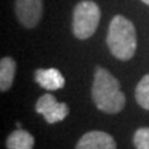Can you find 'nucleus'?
<instances>
[{"mask_svg":"<svg viewBox=\"0 0 149 149\" xmlns=\"http://www.w3.org/2000/svg\"><path fill=\"white\" fill-rule=\"evenodd\" d=\"M91 98L98 109L108 115H116L126 105V95L120 81L108 69L97 66L91 86Z\"/></svg>","mask_w":149,"mask_h":149,"instance_id":"1","label":"nucleus"},{"mask_svg":"<svg viewBox=\"0 0 149 149\" xmlns=\"http://www.w3.org/2000/svg\"><path fill=\"white\" fill-rule=\"evenodd\" d=\"M107 44L115 58L120 61L131 59L137 50V32L134 24L126 17L115 15L109 24Z\"/></svg>","mask_w":149,"mask_h":149,"instance_id":"2","label":"nucleus"},{"mask_svg":"<svg viewBox=\"0 0 149 149\" xmlns=\"http://www.w3.org/2000/svg\"><path fill=\"white\" fill-rule=\"evenodd\" d=\"M101 19V10L91 0H81L74 6L72 31L80 40H86L95 33Z\"/></svg>","mask_w":149,"mask_h":149,"instance_id":"3","label":"nucleus"},{"mask_svg":"<svg viewBox=\"0 0 149 149\" xmlns=\"http://www.w3.org/2000/svg\"><path fill=\"white\" fill-rule=\"evenodd\" d=\"M37 113H40L48 124L62 122L69 115V107L65 102H58L53 94H43L35 107Z\"/></svg>","mask_w":149,"mask_h":149,"instance_id":"4","label":"nucleus"},{"mask_svg":"<svg viewBox=\"0 0 149 149\" xmlns=\"http://www.w3.org/2000/svg\"><path fill=\"white\" fill-rule=\"evenodd\" d=\"M15 15L28 29L35 28L43 15V0H15Z\"/></svg>","mask_w":149,"mask_h":149,"instance_id":"5","label":"nucleus"},{"mask_svg":"<svg viewBox=\"0 0 149 149\" xmlns=\"http://www.w3.org/2000/svg\"><path fill=\"white\" fill-rule=\"evenodd\" d=\"M74 149H117V146L111 134L93 130L80 137Z\"/></svg>","mask_w":149,"mask_h":149,"instance_id":"6","label":"nucleus"},{"mask_svg":"<svg viewBox=\"0 0 149 149\" xmlns=\"http://www.w3.org/2000/svg\"><path fill=\"white\" fill-rule=\"evenodd\" d=\"M35 81L42 88H44V90H47V91L61 90V88H64V86H65V77L55 68L37 69L35 72Z\"/></svg>","mask_w":149,"mask_h":149,"instance_id":"7","label":"nucleus"},{"mask_svg":"<svg viewBox=\"0 0 149 149\" xmlns=\"http://www.w3.org/2000/svg\"><path fill=\"white\" fill-rule=\"evenodd\" d=\"M7 149H33L35 137L22 128H17L6 139Z\"/></svg>","mask_w":149,"mask_h":149,"instance_id":"8","label":"nucleus"},{"mask_svg":"<svg viewBox=\"0 0 149 149\" xmlns=\"http://www.w3.org/2000/svg\"><path fill=\"white\" fill-rule=\"evenodd\" d=\"M17 64L14 58L3 57L0 59V91L6 93L14 83Z\"/></svg>","mask_w":149,"mask_h":149,"instance_id":"9","label":"nucleus"},{"mask_svg":"<svg viewBox=\"0 0 149 149\" xmlns=\"http://www.w3.org/2000/svg\"><path fill=\"white\" fill-rule=\"evenodd\" d=\"M135 101L142 109L149 111V73L145 74L135 87Z\"/></svg>","mask_w":149,"mask_h":149,"instance_id":"10","label":"nucleus"},{"mask_svg":"<svg viewBox=\"0 0 149 149\" xmlns=\"http://www.w3.org/2000/svg\"><path fill=\"white\" fill-rule=\"evenodd\" d=\"M133 144L135 149H149V127H141L134 133Z\"/></svg>","mask_w":149,"mask_h":149,"instance_id":"11","label":"nucleus"},{"mask_svg":"<svg viewBox=\"0 0 149 149\" xmlns=\"http://www.w3.org/2000/svg\"><path fill=\"white\" fill-rule=\"evenodd\" d=\"M141 1H142V3H145V4H148V6H149V0H141Z\"/></svg>","mask_w":149,"mask_h":149,"instance_id":"12","label":"nucleus"}]
</instances>
